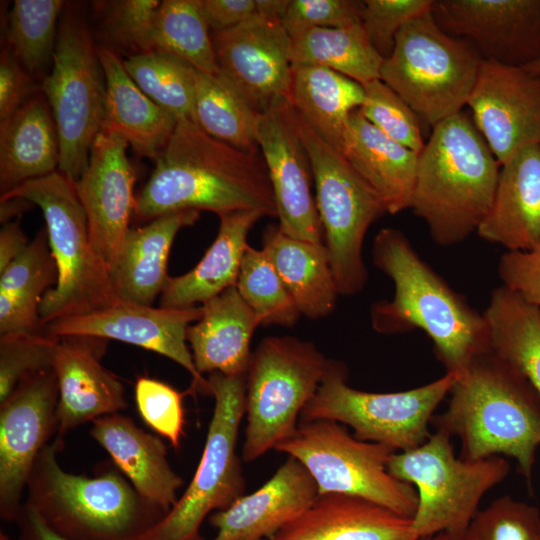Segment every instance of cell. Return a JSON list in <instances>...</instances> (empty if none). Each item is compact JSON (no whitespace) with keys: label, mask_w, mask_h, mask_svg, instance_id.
I'll list each match as a JSON object with an SVG mask.
<instances>
[{"label":"cell","mask_w":540,"mask_h":540,"mask_svg":"<svg viewBox=\"0 0 540 540\" xmlns=\"http://www.w3.org/2000/svg\"><path fill=\"white\" fill-rule=\"evenodd\" d=\"M151 49L175 56L204 74L219 73L201 0L161 1L153 20Z\"/></svg>","instance_id":"obj_39"},{"label":"cell","mask_w":540,"mask_h":540,"mask_svg":"<svg viewBox=\"0 0 540 540\" xmlns=\"http://www.w3.org/2000/svg\"><path fill=\"white\" fill-rule=\"evenodd\" d=\"M363 87L365 98L359 111L365 119L383 134L419 155L425 141L420 119L412 108L380 79Z\"/></svg>","instance_id":"obj_45"},{"label":"cell","mask_w":540,"mask_h":540,"mask_svg":"<svg viewBox=\"0 0 540 540\" xmlns=\"http://www.w3.org/2000/svg\"><path fill=\"white\" fill-rule=\"evenodd\" d=\"M418 540H461V537L448 532H441L434 535L421 537Z\"/></svg>","instance_id":"obj_57"},{"label":"cell","mask_w":540,"mask_h":540,"mask_svg":"<svg viewBox=\"0 0 540 540\" xmlns=\"http://www.w3.org/2000/svg\"><path fill=\"white\" fill-rule=\"evenodd\" d=\"M373 264L394 284V296L372 305L371 323L382 334L423 330L447 373H463L478 355L491 351L483 313L470 306L420 258L405 234L383 228L371 249Z\"/></svg>","instance_id":"obj_2"},{"label":"cell","mask_w":540,"mask_h":540,"mask_svg":"<svg viewBox=\"0 0 540 540\" xmlns=\"http://www.w3.org/2000/svg\"><path fill=\"white\" fill-rule=\"evenodd\" d=\"M203 314L189 325L187 343L199 374L246 375L250 343L259 326L236 286L202 305Z\"/></svg>","instance_id":"obj_28"},{"label":"cell","mask_w":540,"mask_h":540,"mask_svg":"<svg viewBox=\"0 0 540 540\" xmlns=\"http://www.w3.org/2000/svg\"><path fill=\"white\" fill-rule=\"evenodd\" d=\"M25 540H69L51 528L44 518L29 504L21 507Z\"/></svg>","instance_id":"obj_54"},{"label":"cell","mask_w":540,"mask_h":540,"mask_svg":"<svg viewBox=\"0 0 540 540\" xmlns=\"http://www.w3.org/2000/svg\"><path fill=\"white\" fill-rule=\"evenodd\" d=\"M257 16L267 20L282 21L289 0H256Z\"/></svg>","instance_id":"obj_55"},{"label":"cell","mask_w":540,"mask_h":540,"mask_svg":"<svg viewBox=\"0 0 540 540\" xmlns=\"http://www.w3.org/2000/svg\"><path fill=\"white\" fill-rule=\"evenodd\" d=\"M449 395L447 409L431 423L459 439L458 456L512 457L531 489L540 447V395L524 374L491 350L471 361Z\"/></svg>","instance_id":"obj_3"},{"label":"cell","mask_w":540,"mask_h":540,"mask_svg":"<svg viewBox=\"0 0 540 540\" xmlns=\"http://www.w3.org/2000/svg\"><path fill=\"white\" fill-rule=\"evenodd\" d=\"M467 106L500 165L540 143L539 74L483 59Z\"/></svg>","instance_id":"obj_18"},{"label":"cell","mask_w":540,"mask_h":540,"mask_svg":"<svg viewBox=\"0 0 540 540\" xmlns=\"http://www.w3.org/2000/svg\"><path fill=\"white\" fill-rule=\"evenodd\" d=\"M257 141L270 178L279 220L286 235L323 244L310 159L288 98H278L259 116Z\"/></svg>","instance_id":"obj_15"},{"label":"cell","mask_w":540,"mask_h":540,"mask_svg":"<svg viewBox=\"0 0 540 540\" xmlns=\"http://www.w3.org/2000/svg\"><path fill=\"white\" fill-rule=\"evenodd\" d=\"M342 155L378 194L387 213L410 208L419 155L383 134L359 109L350 116Z\"/></svg>","instance_id":"obj_31"},{"label":"cell","mask_w":540,"mask_h":540,"mask_svg":"<svg viewBox=\"0 0 540 540\" xmlns=\"http://www.w3.org/2000/svg\"><path fill=\"white\" fill-rule=\"evenodd\" d=\"M432 14L483 59L522 68L540 59V0H436Z\"/></svg>","instance_id":"obj_19"},{"label":"cell","mask_w":540,"mask_h":540,"mask_svg":"<svg viewBox=\"0 0 540 540\" xmlns=\"http://www.w3.org/2000/svg\"><path fill=\"white\" fill-rule=\"evenodd\" d=\"M202 314V305L171 309L120 301L102 310L54 320L43 332L58 338L113 339L153 351L182 366L192 376L195 390L208 393L207 379L197 371L186 339L187 328Z\"/></svg>","instance_id":"obj_17"},{"label":"cell","mask_w":540,"mask_h":540,"mask_svg":"<svg viewBox=\"0 0 540 540\" xmlns=\"http://www.w3.org/2000/svg\"><path fill=\"white\" fill-rule=\"evenodd\" d=\"M91 436L147 502L164 515L177 503L183 479L170 466L164 443L119 413L93 421Z\"/></svg>","instance_id":"obj_26"},{"label":"cell","mask_w":540,"mask_h":540,"mask_svg":"<svg viewBox=\"0 0 540 540\" xmlns=\"http://www.w3.org/2000/svg\"><path fill=\"white\" fill-rule=\"evenodd\" d=\"M195 122L213 138L236 149L259 154L258 111L220 72L195 73Z\"/></svg>","instance_id":"obj_37"},{"label":"cell","mask_w":540,"mask_h":540,"mask_svg":"<svg viewBox=\"0 0 540 540\" xmlns=\"http://www.w3.org/2000/svg\"><path fill=\"white\" fill-rule=\"evenodd\" d=\"M154 162L136 195L134 215L139 220L182 210H206L218 216L259 211L277 217L263 158L213 138L194 121H178Z\"/></svg>","instance_id":"obj_1"},{"label":"cell","mask_w":540,"mask_h":540,"mask_svg":"<svg viewBox=\"0 0 540 540\" xmlns=\"http://www.w3.org/2000/svg\"><path fill=\"white\" fill-rule=\"evenodd\" d=\"M58 342L45 332L0 335V404L24 379L53 368Z\"/></svg>","instance_id":"obj_44"},{"label":"cell","mask_w":540,"mask_h":540,"mask_svg":"<svg viewBox=\"0 0 540 540\" xmlns=\"http://www.w3.org/2000/svg\"><path fill=\"white\" fill-rule=\"evenodd\" d=\"M539 537V508L505 495L476 513L461 540H537Z\"/></svg>","instance_id":"obj_46"},{"label":"cell","mask_w":540,"mask_h":540,"mask_svg":"<svg viewBox=\"0 0 540 540\" xmlns=\"http://www.w3.org/2000/svg\"><path fill=\"white\" fill-rule=\"evenodd\" d=\"M477 234L508 251L540 244V143L522 148L501 165L492 206Z\"/></svg>","instance_id":"obj_25"},{"label":"cell","mask_w":540,"mask_h":540,"mask_svg":"<svg viewBox=\"0 0 540 540\" xmlns=\"http://www.w3.org/2000/svg\"><path fill=\"white\" fill-rule=\"evenodd\" d=\"M363 85L334 70L292 64L289 101L323 141L342 154L352 112L364 102Z\"/></svg>","instance_id":"obj_34"},{"label":"cell","mask_w":540,"mask_h":540,"mask_svg":"<svg viewBox=\"0 0 540 540\" xmlns=\"http://www.w3.org/2000/svg\"><path fill=\"white\" fill-rule=\"evenodd\" d=\"M329 362L314 343L296 337L269 336L259 343L246 373L245 463L294 434Z\"/></svg>","instance_id":"obj_8"},{"label":"cell","mask_w":540,"mask_h":540,"mask_svg":"<svg viewBox=\"0 0 540 540\" xmlns=\"http://www.w3.org/2000/svg\"><path fill=\"white\" fill-rule=\"evenodd\" d=\"M218 233L198 264L187 273L169 277L161 294L160 307L184 309L205 304L235 286L246 251L247 236L264 214L237 211L218 216Z\"/></svg>","instance_id":"obj_30"},{"label":"cell","mask_w":540,"mask_h":540,"mask_svg":"<svg viewBox=\"0 0 540 540\" xmlns=\"http://www.w3.org/2000/svg\"><path fill=\"white\" fill-rule=\"evenodd\" d=\"M236 288L259 326L293 327L301 316L273 264L261 249L248 245Z\"/></svg>","instance_id":"obj_42"},{"label":"cell","mask_w":540,"mask_h":540,"mask_svg":"<svg viewBox=\"0 0 540 540\" xmlns=\"http://www.w3.org/2000/svg\"><path fill=\"white\" fill-rule=\"evenodd\" d=\"M57 266L46 229L0 272V335L39 332L40 305L57 282Z\"/></svg>","instance_id":"obj_35"},{"label":"cell","mask_w":540,"mask_h":540,"mask_svg":"<svg viewBox=\"0 0 540 540\" xmlns=\"http://www.w3.org/2000/svg\"><path fill=\"white\" fill-rule=\"evenodd\" d=\"M60 147L50 106L41 95L0 123V191L5 194L59 165Z\"/></svg>","instance_id":"obj_32"},{"label":"cell","mask_w":540,"mask_h":540,"mask_svg":"<svg viewBox=\"0 0 540 540\" xmlns=\"http://www.w3.org/2000/svg\"><path fill=\"white\" fill-rule=\"evenodd\" d=\"M122 61L130 77L152 101L178 121L195 122V68L157 51L131 55Z\"/></svg>","instance_id":"obj_40"},{"label":"cell","mask_w":540,"mask_h":540,"mask_svg":"<svg viewBox=\"0 0 540 540\" xmlns=\"http://www.w3.org/2000/svg\"><path fill=\"white\" fill-rule=\"evenodd\" d=\"M66 2L15 0L9 13L7 47L33 76L53 58L58 26Z\"/></svg>","instance_id":"obj_41"},{"label":"cell","mask_w":540,"mask_h":540,"mask_svg":"<svg viewBox=\"0 0 540 540\" xmlns=\"http://www.w3.org/2000/svg\"><path fill=\"white\" fill-rule=\"evenodd\" d=\"M40 88L57 127L58 171L76 183L101 131L106 104V81L97 47L76 4H66L63 10L52 69Z\"/></svg>","instance_id":"obj_9"},{"label":"cell","mask_w":540,"mask_h":540,"mask_svg":"<svg viewBox=\"0 0 540 540\" xmlns=\"http://www.w3.org/2000/svg\"><path fill=\"white\" fill-rule=\"evenodd\" d=\"M211 33L235 27L257 15L256 0H201Z\"/></svg>","instance_id":"obj_52"},{"label":"cell","mask_w":540,"mask_h":540,"mask_svg":"<svg viewBox=\"0 0 540 540\" xmlns=\"http://www.w3.org/2000/svg\"><path fill=\"white\" fill-rule=\"evenodd\" d=\"M24 198L40 207L51 254L57 266L56 285L40 305L42 326L71 316L110 307L118 299L110 268L97 252L75 183L61 172L32 179L2 194L0 200Z\"/></svg>","instance_id":"obj_5"},{"label":"cell","mask_w":540,"mask_h":540,"mask_svg":"<svg viewBox=\"0 0 540 540\" xmlns=\"http://www.w3.org/2000/svg\"><path fill=\"white\" fill-rule=\"evenodd\" d=\"M104 341L59 338L53 361L59 389L58 435L127 408L123 384L100 362Z\"/></svg>","instance_id":"obj_22"},{"label":"cell","mask_w":540,"mask_h":540,"mask_svg":"<svg viewBox=\"0 0 540 540\" xmlns=\"http://www.w3.org/2000/svg\"><path fill=\"white\" fill-rule=\"evenodd\" d=\"M318 496L305 466L293 457L260 488L210 516L212 540H264L302 514Z\"/></svg>","instance_id":"obj_23"},{"label":"cell","mask_w":540,"mask_h":540,"mask_svg":"<svg viewBox=\"0 0 540 540\" xmlns=\"http://www.w3.org/2000/svg\"><path fill=\"white\" fill-rule=\"evenodd\" d=\"M388 470L417 491L412 521L419 539L441 532L461 537L484 495L507 477L510 465L501 456L461 459L451 437L436 430L418 447L393 454Z\"/></svg>","instance_id":"obj_10"},{"label":"cell","mask_w":540,"mask_h":540,"mask_svg":"<svg viewBox=\"0 0 540 540\" xmlns=\"http://www.w3.org/2000/svg\"><path fill=\"white\" fill-rule=\"evenodd\" d=\"M526 70L540 75V59L525 67Z\"/></svg>","instance_id":"obj_58"},{"label":"cell","mask_w":540,"mask_h":540,"mask_svg":"<svg viewBox=\"0 0 540 540\" xmlns=\"http://www.w3.org/2000/svg\"><path fill=\"white\" fill-rule=\"evenodd\" d=\"M128 146L120 135L100 131L92 144L88 165L75 183L91 240L109 268L134 215L136 172L127 156Z\"/></svg>","instance_id":"obj_21"},{"label":"cell","mask_w":540,"mask_h":540,"mask_svg":"<svg viewBox=\"0 0 540 540\" xmlns=\"http://www.w3.org/2000/svg\"><path fill=\"white\" fill-rule=\"evenodd\" d=\"M61 446L57 435L39 453L27 482L26 503L69 540H134L143 533L142 518L160 509L117 471L96 477L66 472L56 456Z\"/></svg>","instance_id":"obj_6"},{"label":"cell","mask_w":540,"mask_h":540,"mask_svg":"<svg viewBox=\"0 0 540 540\" xmlns=\"http://www.w3.org/2000/svg\"><path fill=\"white\" fill-rule=\"evenodd\" d=\"M290 58L292 64L322 66L361 85L380 79L384 62L362 24L304 32L291 39Z\"/></svg>","instance_id":"obj_38"},{"label":"cell","mask_w":540,"mask_h":540,"mask_svg":"<svg viewBox=\"0 0 540 540\" xmlns=\"http://www.w3.org/2000/svg\"><path fill=\"white\" fill-rule=\"evenodd\" d=\"M214 410L195 474L177 503L134 540H200L199 529L213 510L244 495L245 479L236 445L245 415L246 375L209 374Z\"/></svg>","instance_id":"obj_11"},{"label":"cell","mask_w":540,"mask_h":540,"mask_svg":"<svg viewBox=\"0 0 540 540\" xmlns=\"http://www.w3.org/2000/svg\"><path fill=\"white\" fill-rule=\"evenodd\" d=\"M28 244L19 219L4 224L0 231V272L17 258Z\"/></svg>","instance_id":"obj_53"},{"label":"cell","mask_w":540,"mask_h":540,"mask_svg":"<svg viewBox=\"0 0 540 540\" xmlns=\"http://www.w3.org/2000/svg\"><path fill=\"white\" fill-rule=\"evenodd\" d=\"M97 54L106 81L101 131L120 135L138 156L155 159L173 135L178 120L137 86L111 48L99 46Z\"/></svg>","instance_id":"obj_29"},{"label":"cell","mask_w":540,"mask_h":540,"mask_svg":"<svg viewBox=\"0 0 540 540\" xmlns=\"http://www.w3.org/2000/svg\"><path fill=\"white\" fill-rule=\"evenodd\" d=\"M456 380V374L446 372L439 379L410 390L368 392L351 387L345 364L330 359L299 422L333 420L350 426L360 440L383 444L396 452L411 450L431 435L429 424Z\"/></svg>","instance_id":"obj_12"},{"label":"cell","mask_w":540,"mask_h":540,"mask_svg":"<svg viewBox=\"0 0 540 540\" xmlns=\"http://www.w3.org/2000/svg\"><path fill=\"white\" fill-rule=\"evenodd\" d=\"M157 0H114L94 2L101 36L109 44L130 52H150Z\"/></svg>","instance_id":"obj_43"},{"label":"cell","mask_w":540,"mask_h":540,"mask_svg":"<svg viewBox=\"0 0 540 540\" xmlns=\"http://www.w3.org/2000/svg\"><path fill=\"white\" fill-rule=\"evenodd\" d=\"M264 540H267V539H264Z\"/></svg>","instance_id":"obj_60"},{"label":"cell","mask_w":540,"mask_h":540,"mask_svg":"<svg viewBox=\"0 0 540 540\" xmlns=\"http://www.w3.org/2000/svg\"><path fill=\"white\" fill-rule=\"evenodd\" d=\"M262 250L302 316L318 320L334 311L340 294L324 243L299 240L270 225L263 233Z\"/></svg>","instance_id":"obj_33"},{"label":"cell","mask_w":540,"mask_h":540,"mask_svg":"<svg viewBox=\"0 0 540 540\" xmlns=\"http://www.w3.org/2000/svg\"><path fill=\"white\" fill-rule=\"evenodd\" d=\"M537 540H540V537Z\"/></svg>","instance_id":"obj_59"},{"label":"cell","mask_w":540,"mask_h":540,"mask_svg":"<svg viewBox=\"0 0 540 540\" xmlns=\"http://www.w3.org/2000/svg\"><path fill=\"white\" fill-rule=\"evenodd\" d=\"M491 350L514 365L540 395V312L501 285L483 312Z\"/></svg>","instance_id":"obj_36"},{"label":"cell","mask_w":540,"mask_h":540,"mask_svg":"<svg viewBox=\"0 0 540 540\" xmlns=\"http://www.w3.org/2000/svg\"><path fill=\"white\" fill-rule=\"evenodd\" d=\"M135 401L143 420L178 448L185 423L182 394L165 382L139 377L135 384Z\"/></svg>","instance_id":"obj_47"},{"label":"cell","mask_w":540,"mask_h":540,"mask_svg":"<svg viewBox=\"0 0 540 540\" xmlns=\"http://www.w3.org/2000/svg\"><path fill=\"white\" fill-rule=\"evenodd\" d=\"M267 540H418L412 518L363 497L326 493Z\"/></svg>","instance_id":"obj_24"},{"label":"cell","mask_w":540,"mask_h":540,"mask_svg":"<svg viewBox=\"0 0 540 540\" xmlns=\"http://www.w3.org/2000/svg\"><path fill=\"white\" fill-rule=\"evenodd\" d=\"M59 389L53 368L24 379L0 404V509L16 519L34 463L57 431Z\"/></svg>","instance_id":"obj_16"},{"label":"cell","mask_w":540,"mask_h":540,"mask_svg":"<svg viewBox=\"0 0 540 540\" xmlns=\"http://www.w3.org/2000/svg\"><path fill=\"white\" fill-rule=\"evenodd\" d=\"M482 61L470 41L449 35L429 11L399 31L380 80L433 128L463 111Z\"/></svg>","instance_id":"obj_7"},{"label":"cell","mask_w":540,"mask_h":540,"mask_svg":"<svg viewBox=\"0 0 540 540\" xmlns=\"http://www.w3.org/2000/svg\"><path fill=\"white\" fill-rule=\"evenodd\" d=\"M196 210L169 212L148 224L130 228L110 265L115 293L120 301L152 306L167 280V264L180 229L199 218Z\"/></svg>","instance_id":"obj_27"},{"label":"cell","mask_w":540,"mask_h":540,"mask_svg":"<svg viewBox=\"0 0 540 540\" xmlns=\"http://www.w3.org/2000/svg\"><path fill=\"white\" fill-rule=\"evenodd\" d=\"M32 77L5 46L0 56V123L33 98L36 86Z\"/></svg>","instance_id":"obj_51"},{"label":"cell","mask_w":540,"mask_h":540,"mask_svg":"<svg viewBox=\"0 0 540 540\" xmlns=\"http://www.w3.org/2000/svg\"><path fill=\"white\" fill-rule=\"evenodd\" d=\"M363 1L289 0L281 24L290 38L315 28L361 24Z\"/></svg>","instance_id":"obj_49"},{"label":"cell","mask_w":540,"mask_h":540,"mask_svg":"<svg viewBox=\"0 0 540 540\" xmlns=\"http://www.w3.org/2000/svg\"><path fill=\"white\" fill-rule=\"evenodd\" d=\"M500 163L461 111L432 128L418 156L410 208L441 246L461 243L487 216Z\"/></svg>","instance_id":"obj_4"},{"label":"cell","mask_w":540,"mask_h":540,"mask_svg":"<svg viewBox=\"0 0 540 540\" xmlns=\"http://www.w3.org/2000/svg\"><path fill=\"white\" fill-rule=\"evenodd\" d=\"M434 0H365L361 24L375 50L387 59L399 31L410 20L432 11Z\"/></svg>","instance_id":"obj_48"},{"label":"cell","mask_w":540,"mask_h":540,"mask_svg":"<svg viewBox=\"0 0 540 540\" xmlns=\"http://www.w3.org/2000/svg\"><path fill=\"white\" fill-rule=\"evenodd\" d=\"M300 461L313 477L318 495L341 493L363 497L413 518L418 495L415 487L392 476L388 463L393 449L363 441L337 421L299 422L292 436L275 447Z\"/></svg>","instance_id":"obj_14"},{"label":"cell","mask_w":540,"mask_h":540,"mask_svg":"<svg viewBox=\"0 0 540 540\" xmlns=\"http://www.w3.org/2000/svg\"><path fill=\"white\" fill-rule=\"evenodd\" d=\"M219 72L260 112L291 92V38L281 22L254 16L211 33Z\"/></svg>","instance_id":"obj_20"},{"label":"cell","mask_w":540,"mask_h":540,"mask_svg":"<svg viewBox=\"0 0 540 540\" xmlns=\"http://www.w3.org/2000/svg\"><path fill=\"white\" fill-rule=\"evenodd\" d=\"M502 285L540 312V244L527 251H507L499 260Z\"/></svg>","instance_id":"obj_50"},{"label":"cell","mask_w":540,"mask_h":540,"mask_svg":"<svg viewBox=\"0 0 540 540\" xmlns=\"http://www.w3.org/2000/svg\"><path fill=\"white\" fill-rule=\"evenodd\" d=\"M295 119L310 159L324 245L339 294H359L368 280L362 256L364 239L369 227L387 213L386 207L340 152L317 136L296 112Z\"/></svg>","instance_id":"obj_13"},{"label":"cell","mask_w":540,"mask_h":540,"mask_svg":"<svg viewBox=\"0 0 540 540\" xmlns=\"http://www.w3.org/2000/svg\"><path fill=\"white\" fill-rule=\"evenodd\" d=\"M34 204L24 198L0 200V221L6 224L16 216L30 209Z\"/></svg>","instance_id":"obj_56"}]
</instances>
